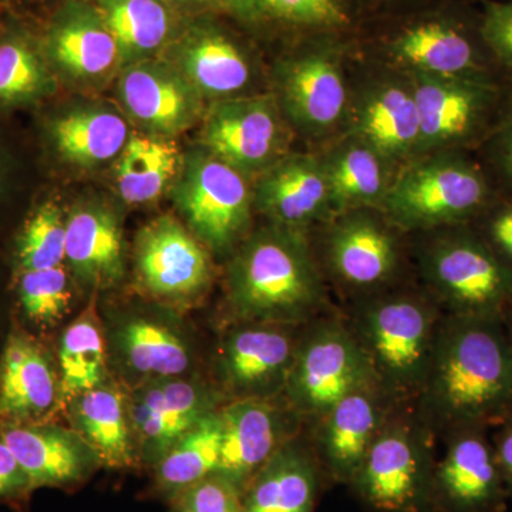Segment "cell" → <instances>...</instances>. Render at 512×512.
Returning a JSON list of instances; mask_svg holds the SVG:
<instances>
[{"mask_svg":"<svg viewBox=\"0 0 512 512\" xmlns=\"http://www.w3.org/2000/svg\"><path fill=\"white\" fill-rule=\"evenodd\" d=\"M414 410L436 437L512 416V348L503 318L444 315Z\"/></svg>","mask_w":512,"mask_h":512,"instance_id":"1","label":"cell"},{"mask_svg":"<svg viewBox=\"0 0 512 512\" xmlns=\"http://www.w3.org/2000/svg\"><path fill=\"white\" fill-rule=\"evenodd\" d=\"M235 322L305 325L322 315L326 288L308 234L268 225L248 235L227 269Z\"/></svg>","mask_w":512,"mask_h":512,"instance_id":"2","label":"cell"},{"mask_svg":"<svg viewBox=\"0 0 512 512\" xmlns=\"http://www.w3.org/2000/svg\"><path fill=\"white\" fill-rule=\"evenodd\" d=\"M444 315L426 291L387 289L359 299L346 319L377 384L397 403L419 396Z\"/></svg>","mask_w":512,"mask_h":512,"instance_id":"3","label":"cell"},{"mask_svg":"<svg viewBox=\"0 0 512 512\" xmlns=\"http://www.w3.org/2000/svg\"><path fill=\"white\" fill-rule=\"evenodd\" d=\"M494 197L474 153L439 151L404 163L379 210L407 232L470 224Z\"/></svg>","mask_w":512,"mask_h":512,"instance_id":"4","label":"cell"},{"mask_svg":"<svg viewBox=\"0 0 512 512\" xmlns=\"http://www.w3.org/2000/svg\"><path fill=\"white\" fill-rule=\"evenodd\" d=\"M419 249L424 291L446 315L503 318L512 303V269L468 224L426 232Z\"/></svg>","mask_w":512,"mask_h":512,"instance_id":"5","label":"cell"},{"mask_svg":"<svg viewBox=\"0 0 512 512\" xmlns=\"http://www.w3.org/2000/svg\"><path fill=\"white\" fill-rule=\"evenodd\" d=\"M434 439L413 404L394 410L349 484L367 510L437 512Z\"/></svg>","mask_w":512,"mask_h":512,"instance_id":"6","label":"cell"},{"mask_svg":"<svg viewBox=\"0 0 512 512\" xmlns=\"http://www.w3.org/2000/svg\"><path fill=\"white\" fill-rule=\"evenodd\" d=\"M421 154L476 153L512 111V82L413 74Z\"/></svg>","mask_w":512,"mask_h":512,"instance_id":"7","label":"cell"},{"mask_svg":"<svg viewBox=\"0 0 512 512\" xmlns=\"http://www.w3.org/2000/svg\"><path fill=\"white\" fill-rule=\"evenodd\" d=\"M373 383L376 377L348 320L320 315L302 326L281 399L306 426Z\"/></svg>","mask_w":512,"mask_h":512,"instance_id":"8","label":"cell"},{"mask_svg":"<svg viewBox=\"0 0 512 512\" xmlns=\"http://www.w3.org/2000/svg\"><path fill=\"white\" fill-rule=\"evenodd\" d=\"M171 191L190 231L211 251L227 254L247 238L254 207L247 174L207 148L183 158Z\"/></svg>","mask_w":512,"mask_h":512,"instance_id":"9","label":"cell"},{"mask_svg":"<svg viewBox=\"0 0 512 512\" xmlns=\"http://www.w3.org/2000/svg\"><path fill=\"white\" fill-rule=\"evenodd\" d=\"M160 308V305H158ZM111 308L103 319L111 376L127 390L192 375L195 350L173 309Z\"/></svg>","mask_w":512,"mask_h":512,"instance_id":"10","label":"cell"},{"mask_svg":"<svg viewBox=\"0 0 512 512\" xmlns=\"http://www.w3.org/2000/svg\"><path fill=\"white\" fill-rule=\"evenodd\" d=\"M386 50L407 76L511 80L485 45L480 12L421 16L397 29Z\"/></svg>","mask_w":512,"mask_h":512,"instance_id":"11","label":"cell"},{"mask_svg":"<svg viewBox=\"0 0 512 512\" xmlns=\"http://www.w3.org/2000/svg\"><path fill=\"white\" fill-rule=\"evenodd\" d=\"M302 326L234 322L215 353L214 375L228 402L281 399Z\"/></svg>","mask_w":512,"mask_h":512,"instance_id":"12","label":"cell"},{"mask_svg":"<svg viewBox=\"0 0 512 512\" xmlns=\"http://www.w3.org/2000/svg\"><path fill=\"white\" fill-rule=\"evenodd\" d=\"M133 259L141 291L164 308L190 309L210 288L208 248L171 215L140 229Z\"/></svg>","mask_w":512,"mask_h":512,"instance_id":"13","label":"cell"},{"mask_svg":"<svg viewBox=\"0 0 512 512\" xmlns=\"http://www.w3.org/2000/svg\"><path fill=\"white\" fill-rule=\"evenodd\" d=\"M323 258L333 279L359 299L392 289L402 268L399 228L379 208L340 212L328 221Z\"/></svg>","mask_w":512,"mask_h":512,"instance_id":"14","label":"cell"},{"mask_svg":"<svg viewBox=\"0 0 512 512\" xmlns=\"http://www.w3.org/2000/svg\"><path fill=\"white\" fill-rule=\"evenodd\" d=\"M128 392V413L137 466L153 468L205 416L227 400L197 375L168 377Z\"/></svg>","mask_w":512,"mask_h":512,"instance_id":"15","label":"cell"},{"mask_svg":"<svg viewBox=\"0 0 512 512\" xmlns=\"http://www.w3.org/2000/svg\"><path fill=\"white\" fill-rule=\"evenodd\" d=\"M397 403L377 383L349 393L312 423L308 441L323 477L352 483L367 453L390 419Z\"/></svg>","mask_w":512,"mask_h":512,"instance_id":"16","label":"cell"},{"mask_svg":"<svg viewBox=\"0 0 512 512\" xmlns=\"http://www.w3.org/2000/svg\"><path fill=\"white\" fill-rule=\"evenodd\" d=\"M202 147L242 173H264L286 154L288 133L281 111L268 96L215 101L207 111Z\"/></svg>","mask_w":512,"mask_h":512,"instance_id":"17","label":"cell"},{"mask_svg":"<svg viewBox=\"0 0 512 512\" xmlns=\"http://www.w3.org/2000/svg\"><path fill=\"white\" fill-rule=\"evenodd\" d=\"M60 414L55 349L12 318L0 350V424L46 423Z\"/></svg>","mask_w":512,"mask_h":512,"instance_id":"18","label":"cell"},{"mask_svg":"<svg viewBox=\"0 0 512 512\" xmlns=\"http://www.w3.org/2000/svg\"><path fill=\"white\" fill-rule=\"evenodd\" d=\"M446 451L434 467L437 512H504L508 497L495 460L490 429L464 427L447 436Z\"/></svg>","mask_w":512,"mask_h":512,"instance_id":"19","label":"cell"},{"mask_svg":"<svg viewBox=\"0 0 512 512\" xmlns=\"http://www.w3.org/2000/svg\"><path fill=\"white\" fill-rule=\"evenodd\" d=\"M220 414L222 441L217 471L244 495L269 458L301 434L303 423L282 399L234 400L225 403Z\"/></svg>","mask_w":512,"mask_h":512,"instance_id":"20","label":"cell"},{"mask_svg":"<svg viewBox=\"0 0 512 512\" xmlns=\"http://www.w3.org/2000/svg\"><path fill=\"white\" fill-rule=\"evenodd\" d=\"M279 83L288 116L308 133H328L348 117V82L332 40L319 39L282 64Z\"/></svg>","mask_w":512,"mask_h":512,"instance_id":"21","label":"cell"},{"mask_svg":"<svg viewBox=\"0 0 512 512\" xmlns=\"http://www.w3.org/2000/svg\"><path fill=\"white\" fill-rule=\"evenodd\" d=\"M350 136L365 141L396 164L419 156L420 119L407 74L377 77L350 99Z\"/></svg>","mask_w":512,"mask_h":512,"instance_id":"22","label":"cell"},{"mask_svg":"<svg viewBox=\"0 0 512 512\" xmlns=\"http://www.w3.org/2000/svg\"><path fill=\"white\" fill-rule=\"evenodd\" d=\"M0 433L28 474L35 493L40 488L76 490L101 468L86 441L59 421L0 424Z\"/></svg>","mask_w":512,"mask_h":512,"instance_id":"23","label":"cell"},{"mask_svg":"<svg viewBox=\"0 0 512 512\" xmlns=\"http://www.w3.org/2000/svg\"><path fill=\"white\" fill-rule=\"evenodd\" d=\"M254 207L271 224L305 232L333 218L322 158L286 154L265 170L254 188Z\"/></svg>","mask_w":512,"mask_h":512,"instance_id":"24","label":"cell"},{"mask_svg":"<svg viewBox=\"0 0 512 512\" xmlns=\"http://www.w3.org/2000/svg\"><path fill=\"white\" fill-rule=\"evenodd\" d=\"M119 94L127 113L153 136L183 133L202 111L201 94L180 72L151 59L124 67Z\"/></svg>","mask_w":512,"mask_h":512,"instance_id":"25","label":"cell"},{"mask_svg":"<svg viewBox=\"0 0 512 512\" xmlns=\"http://www.w3.org/2000/svg\"><path fill=\"white\" fill-rule=\"evenodd\" d=\"M66 264L74 281L92 293L120 284L126 272L123 228L110 208L84 204L69 212Z\"/></svg>","mask_w":512,"mask_h":512,"instance_id":"26","label":"cell"},{"mask_svg":"<svg viewBox=\"0 0 512 512\" xmlns=\"http://www.w3.org/2000/svg\"><path fill=\"white\" fill-rule=\"evenodd\" d=\"M47 56L74 79H100L120 64L119 47L93 3L69 0L47 30Z\"/></svg>","mask_w":512,"mask_h":512,"instance_id":"27","label":"cell"},{"mask_svg":"<svg viewBox=\"0 0 512 512\" xmlns=\"http://www.w3.org/2000/svg\"><path fill=\"white\" fill-rule=\"evenodd\" d=\"M175 69L204 97H238L251 83L252 67L241 46L212 22L192 26L175 45Z\"/></svg>","mask_w":512,"mask_h":512,"instance_id":"28","label":"cell"},{"mask_svg":"<svg viewBox=\"0 0 512 512\" xmlns=\"http://www.w3.org/2000/svg\"><path fill=\"white\" fill-rule=\"evenodd\" d=\"M63 416L92 448L101 467L124 470L137 466L128 392L114 377L70 400L64 407Z\"/></svg>","mask_w":512,"mask_h":512,"instance_id":"29","label":"cell"},{"mask_svg":"<svg viewBox=\"0 0 512 512\" xmlns=\"http://www.w3.org/2000/svg\"><path fill=\"white\" fill-rule=\"evenodd\" d=\"M323 473L299 434L269 458L242 495V512H313Z\"/></svg>","mask_w":512,"mask_h":512,"instance_id":"30","label":"cell"},{"mask_svg":"<svg viewBox=\"0 0 512 512\" xmlns=\"http://www.w3.org/2000/svg\"><path fill=\"white\" fill-rule=\"evenodd\" d=\"M322 158L333 217L359 208H380L394 174L392 163L359 138L346 136Z\"/></svg>","mask_w":512,"mask_h":512,"instance_id":"31","label":"cell"},{"mask_svg":"<svg viewBox=\"0 0 512 512\" xmlns=\"http://www.w3.org/2000/svg\"><path fill=\"white\" fill-rule=\"evenodd\" d=\"M89 305L60 332L55 355L62 386V414L74 397L111 379L103 319L97 312V293Z\"/></svg>","mask_w":512,"mask_h":512,"instance_id":"32","label":"cell"},{"mask_svg":"<svg viewBox=\"0 0 512 512\" xmlns=\"http://www.w3.org/2000/svg\"><path fill=\"white\" fill-rule=\"evenodd\" d=\"M119 47L120 66L150 60L173 33L164 0H93Z\"/></svg>","mask_w":512,"mask_h":512,"instance_id":"33","label":"cell"},{"mask_svg":"<svg viewBox=\"0 0 512 512\" xmlns=\"http://www.w3.org/2000/svg\"><path fill=\"white\" fill-rule=\"evenodd\" d=\"M50 137L67 163L96 167L119 157L128 137L123 117L110 110L70 111L50 124Z\"/></svg>","mask_w":512,"mask_h":512,"instance_id":"34","label":"cell"},{"mask_svg":"<svg viewBox=\"0 0 512 512\" xmlns=\"http://www.w3.org/2000/svg\"><path fill=\"white\" fill-rule=\"evenodd\" d=\"M183 158L173 141L160 136L130 134L116 167L117 188L127 204L156 201L174 184Z\"/></svg>","mask_w":512,"mask_h":512,"instance_id":"35","label":"cell"},{"mask_svg":"<svg viewBox=\"0 0 512 512\" xmlns=\"http://www.w3.org/2000/svg\"><path fill=\"white\" fill-rule=\"evenodd\" d=\"M222 420L220 409L198 421L153 470V493L170 501L220 466Z\"/></svg>","mask_w":512,"mask_h":512,"instance_id":"36","label":"cell"},{"mask_svg":"<svg viewBox=\"0 0 512 512\" xmlns=\"http://www.w3.org/2000/svg\"><path fill=\"white\" fill-rule=\"evenodd\" d=\"M73 299V276L64 265L13 276L12 318L40 338L62 325L72 312Z\"/></svg>","mask_w":512,"mask_h":512,"instance_id":"37","label":"cell"},{"mask_svg":"<svg viewBox=\"0 0 512 512\" xmlns=\"http://www.w3.org/2000/svg\"><path fill=\"white\" fill-rule=\"evenodd\" d=\"M66 220L55 201L40 204L23 222L13 247L15 272L42 271L66 262Z\"/></svg>","mask_w":512,"mask_h":512,"instance_id":"38","label":"cell"},{"mask_svg":"<svg viewBox=\"0 0 512 512\" xmlns=\"http://www.w3.org/2000/svg\"><path fill=\"white\" fill-rule=\"evenodd\" d=\"M52 90V76L45 60L23 33L0 39V103L36 100Z\"/></svg>","mask_w":512,"mask_h":512,"instance_id":"39","label":"cell"},{"mask_svg":"<svg viewBox=\"0 0 512 512\" xmlns=\"http://www.w3.org/2000/svg\"><path fill=\"white\" fill-rule=\"evenodd\" d=\"M171 512H242V493L215 471L171 498Z\"/></svg>","mask_w":512,"mask_h":512,"instance_id":"40","label":"cell"},{"mask_svg":"<svg viewBox=\"0 0 512 512\" xmlns=\"http://www.w3.org/2000/svg\"><path fill=\"white\" fill-rule=\"evenodd\" d=\"M474 156L483 168L495 197L512 200V111L485 138Z\"/></svg>","mask_w":512,"mask_h":512,"instance_id":"41","label":"cell"},{"mask_svg":"<svg viewBox=\"0 0 512 512\" xmlns=\"http://www.w3.org/2000/svg\"><path fill=\"white\" fill-rule=\"evenodd\" d=\"M262 3L265 13L292 25L330 30L349 23L342 0H262Z\"/></svg>","mask_w":512,"mask_h":512,"instance_id":"42","label":"cell"},{"mask_svg":"<svg viewBox=\"0 0 512 512\" xmlns=\"http://www.w3.org/2000/svg\"><path fill=\"white\" fill-rule=\"evenodd\" d=\"M468 225L512 269V200L494 195Z\"/></svg>","mask_w":512,"mask_h":512,"instance_id":"43","label":"cell"},{"mask_svg":"<svg viewBox=\"0 0 512 512\" xmlns=\"http://www.w3.org/2000/svg\"><path fill=\"white\" fill-rule=\"evenodd\" d=\"M480 26L485 45L512 80V0H484Z\"/></svg>","mask_w":512,"mask_h":512,"instance_id":"44","label":"cell"},{"mask_svg":"<svg viewBox=\"0 0 512 512\" xmlns=\"http://www.w3.org/2000/svg\"><path fill=\"white\" fill-rule=\"evenodd\" d=\"M33 494L28 474L0 433V505L28 512Z\"/></svg>","mask_w":512,"mask_h":512,"instance_id":"45","label":"cell"},{"mask_svg":"<svg viewBox=\"0 0 512 512\" xmlns=\"http://www.w3.org/2000/svg\"><path fill=\"white\" fill-rule=\"evenodd\" d=\"M493 441L495 460L503 476L508 497L512 500V416L494 427Z\"/></svg>","mask_w":512,"mask_h":512,"instance_id":"46","label":"cell"},{"mask_svg":"<svg viewBox=\"0 0 512 512\" xmlns=\"http://www.w3.org/2000/svg\"><path fill=\"white\" fill-rule=\"evenodd\" d=\"M228 12L242 20H255L264 12L262 0H218Z\"/></svg>","mask_w":512,"mask_h":512,"instance_id":"47","label":"cell"},{"mask_svg":"<svg viewBox=\"0 0 512 512\" xmlns=\"http://www.w3.org/2000/svg\"><path fill=\"white\" fill-rule=\"evenodd\" d=\"M10 322H12V311H10L9 306V309H6L5 312L0 311V350H2L6 335H8Z\"/></svg>","mask_w":512,"mask_h":512,"instance_id":"48","label":"cell"},{"mask_svg":"<svg viewBox=\"0 0 512 512\" xmlns=\"http://www.w3.org/2000/svg\"><path fill=\"white\" fill-rule=\"evenodd\" d=\"M504 328L505 332H507L508 339H510L511 348H512V303L508 306L507 311H505L503 316Z\"/></svg>","mask_w":512,"mask_h":512,"instance_id":"49","label":"cell"},{"mask_svg":"<svg viewBox=\"0 0 512 512\" xmlns=\"http://www.w3.org/2000/svg\"><path fill=\"white\" fill-rule=\"evenodd\" d=\"M165 2V0H164ZM171 2L187 3V2H198V0H171Z\"/></svg>","mask_w":512,"mask_h":512,"instance_id":"50","label":"cell"}]
</instances>
